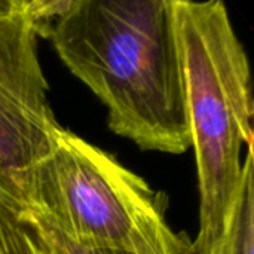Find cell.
<instances>
[{
  "mask_svg": "<svg viewBox=\"0 0 254 254\" xmlns=\"http://www.w3.org/2000/svg\"><path fill=\"white\" fill-rule=\"evenodd\" d=\"M64 65L141 150L190 149L174 0H74L46 31Z\"/></svg>",
  "mask_w": 254,
  "mask_h": 254,
  "instance_id": "obj_1",
  "label": "cell"
},
{
  "mask_svg": "<svg viewBox=\"0 0 254 254\" xmlns=\"http://www.w3.org/2000/svg\"><path fill=\"white\" fill-rule=\"evenodd\" d=\"M174 7L199 189L193 250L208 254L243 182V147L253 143L252 74L223 1L174 0Z\"/></svg>",
  "mask_w": 254,
  "mask_h": 254,
  "instance_id": "obj_2",
  "label": "cell"
},
{
  "mask_svg": "<svg viewBox=\"0 0 254 254\" xmlns=\"http://www.w3.org/2000/svg\"><path fill=\"white\" fill-rule=\"evenodd\" d=\"M21 207L83 246L196 254L193 241L167 223L162 192L63 127L51 153L22 176Z\"/></svg>",
  "mask_w": 254,
  "mask_h": 254,
  "instance_id": "obj_3",
  "label": "cell"
},
{
  "mask_svg": "<svg viewBox=\"0 0 254 254\" xmlns=\"http://www.w3.org/2000/svg\"><path fill=\"white\" fill-rule=\"evenodd\" d=\"M37 33L19 10L0 19V198L21 207V179L52 150L61 128L48 101Z\"/></svg>",
  "mask_w": 254,
  "mask_h": 254,
  "instance_id": "obj_4",
  "label": "cell"
},
{
  "mask_svg": "<svg viewBox=\"0 0 254 254\" xmlns=\"http://www.w3.org/2000/svg\"><path fill=\"white\" fill-rule=\"evenodd\" d=\"M208 254H254V153L244 156L243 182L220 240Z\"/></svg>",
  "mask_w": 254,
  "mask_h": 254,
  "instance_id": "obj_5",
  "label": "cell"
},
{
  "mask_svg": "<svg viewBox=\"0 0 254 254\" xmlns=\"http://www.w3.org/2000/svg\"><path fill=\"white\" fill-rule=\"evenodd\" d=\"M0 254H52L18 207L0 198Z\"/></svg>",
  "mask_w": 254,
  "mask_h": 254,
  "instance_id": "obj_6",
  "label": "cell"
},
{
  "mask_svg": "<svg viewBox=\"0 0 254 254\" xmlns=\"http://www.w3.org/2000/svg\"><path fill=\"white\" fill-rule=\"evenodd\" d=\"M18 211L19 214L36 229L45 246L49 249L52 254H138L132 252H125V250H116V249H100V247H89L79 244L68 237H65L63 232H60L57 228H54L49 222L42 219L39 214L22 208L19 205Z\"/></svg>",
  "mask_w": 254,
  "mask_h": 254,
  "instance_id": "obj_7",
  "label": "cell"
},
{
  "mask_svg": "<svg viewBox=\"0 0 254 254\" xmlns=\"http://www.w3.org/2000/svg\"><path fill=\"white\" fill-rule=\"evenodd\" d=\"M21 0H0V19H6L19 10Z\"/></svg>",
  "mask_w": 254,
  "mask_h": 254,
  "instance_id": "obj_8",
  "label": "cell"
}]
</instances>
